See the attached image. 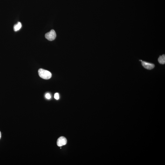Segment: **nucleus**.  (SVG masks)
Here are the masks:
<instances>
[{
  "label": "nucleus",
  "mask_w": 165,
  "mask_h": 165,
  "mask_svg": "<svg viewBox=\"0 0 165 165\" xmlns=\"http://www.w3.org/2000/svg\"><path fill=\"white\" fill-rule=\"evenodd\" d=\"M1 132L0 131V139H1Z\"/></svg>",
  "instance_id": "9"
},
{
  "label": "nucleus",
  "mask_w": 165,
  "mask_h": 165,
  "mask_svg": "<svg viewBox=\"0 0 165 165\" xmlns=\"http://www.w3.org/2000/svg\"><path fill=\"white\" fill-rule=\"evenodd\" d=\"M46 98L47 99H50L51 98V96L49 93H47L45 95Z\"/></svg>",
  "instance_id": "8"
},
{
  "label": "nucleus",
  "mask_w": 165,
  "mask_h": 165,
  "mask_svg": "<svg viewBox=\"0 0 165 165\" xmlns=\"http://www.w3.org/2000/svg\"><path fill=\"white\" fill-rule=\"evenodd\" d=\"M38 73L39 77L44 79H50L52 76V74L49 71L42 69H39V70Z\"/></svg>",
  "instance_id": "1"
},
{
  "label": "nucleus",
  "mask_w": 165,
  "mask_h": 165,
  "mask_svg": "<svg viewBox=\"0 0 165 165\" xmlns=\"http://www.w3.org/2000/svg\"><path fill=\"white\" fill-rule=\"evenodd\" d=\"M45 37L48 40L53 41L56 38V34L54 30H51L49 32L46 34Z\"/></svg>",
  "instance_id": "2"
},
{
  "label": "nucleus",
  "mask_w": 165,
  "mask_h": 165,
  "mask_svg": "<svg viewBox=\"0 0 165 165\" xmlns=\"http://www.w3.org/2000/svg\"><path fill=\"white\" fill-rule=\"evenodd\" d=\"M158 62L159 63L164 64L165 63V55H160L158 59Z\"/></svg>",
  "instance_id": "5"
},
{
  "label": "nucleus",
  "mask_w": 165,
  "mask_h": 165,
  "mask_svg": "<svg viewBox=\"0 0 165 165\" xmlns=\"http://www.w3.org/2000/svg\"><path fill=\"white\" fill-rule=\"evenodd\" d=\"M67 140L66 138L64 137H61L58 139L57 141V145L58 147H61L66 145L67 143Z\"/></svg>",
  "instance_id": "4"
},
{
  "label": "nucleus",
  "mask_w": 165,
  "mask_h": 165,
  "mask_svg": "<svg viewBox=\"0 0 165 165\" xmlns=\"http://www.w3.org/2000/svg\"><path fill=\"white\" fill-rule=\"evenodd\" d=\"M141 62V64L145 68L148 70L153 69L155 67V65L152 63L147 62L144 61L142 60H140Z\"/></svg>",
  "instance_id": "3"
},
{
  "label": "nucleus",
  "mask_w": 165,
  "mask_h": 165,
  "mask_svg": "<svg viewBox=\"0 0 165 165\" xmlns=\"http://www.w3.org/2000/svg\"><path fill=\"white\" fill-rule=\"evenodd\" d=\"M22 27L21 23L19 22L17 24H15L14 26V30L15 31H17L19 30Z\"/></svg>",
  "instance_id": "6"
},
{
  "label": "nucleus",
  "mask_w": 165,
  "mask_h": 165,
  "mask_svg": "<svg viewBox=\"0 0 165 165\" xmlns=\"http://www.w3.org/2000/svg\"><path fill=\"white\" fill-rule=\"evenodd\" d=\"M54 98L56 100H58L59 99V94L58 93L55 94L54 95Z\"/></svg>",
  "instance_id": "7"
}]
</instances>
